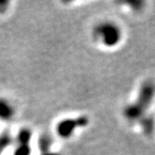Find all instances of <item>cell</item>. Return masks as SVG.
I'll return each mask as SVG.
<instances>
[{"label": "cell", "instance_id": "cell-1", "mask_svg": "<svg viewBox=\"0 0 155 155\" xmlns=\"http://www.w3.org/2000/svg\"><path fill=\"white\" fill-rule=\"evenodd\" d=\"M124 30L112 20H102L93 27L92 38L96 45L103 49L117 48L124 40Z\"/></svg>", "mask_w": 155, "mask_h": 155}, {"label": "cell", "instance_id": "cell-2", "mask_svg": "<svg viewBox=\"0 0 155 155\" xmlns=\"http://www.w3.org/2000/svg\"><path fill=\"white\" fill-rule=\"evenodd\" d=\"M15 114L14 107L7 99H0V119L9 120Z\"/></svg>", "mask_w": 155, "mask_h": 155}]
</instances>
